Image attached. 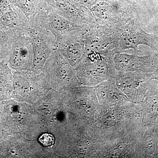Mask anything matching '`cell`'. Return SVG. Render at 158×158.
I'll list each match as a JSON object with an SVG mask.
<instances>
[{"instance_id":"cell-22","label":"cell","mask_w":158,"mask_h":158,"mask_svg":"<svg viewBox=\"0 0 158 158\" xmlns=\"http://www.w3.org/2000/svg\"><path fill=\"white\" fill-rule=\"evenodd\" d=\"M11 44L0 37V62L6 61L9 56Z\"/></svg>"},{"instance_id":"cell-13","label":"cell","mask_w":158,"mask_h":158,"mask_svg":"<svg viewBox=\"0 0 158 158\" xmlns=\"http://www.w3.org/2000/svg\"><path fill=\"white\" fill-rule=\"evenodd\" d=\"M31 24L16 5L0 17V37L11 44L27 34Z\"/></svg>"},{"instance_id":"cell-18","label":"cell","mask_w":158,"mask_h":158,"mask_svg":"<svg viewBox=\"0 0 158 158\" xmlns=\"http://www.w3.org/2000/svg\"><path fill=\"white\" fill-rule=\"evenodd\" d=\"M158 136L154 125L144 127L137 137L135 157L157 158Z\"/></svg>"},{"instance_id":"cell-16","label":"cell","mask_w":158,"mask_h":158,"mask_svg":"<svg viewBox=\"0 0 158 158\" xmlns=\"http://www.w3.org/2000/svg\"><path fill=\"white\" fill-rule=\"evenodd\" d=\"M49 5L53 6L62 15L72 22L89 26L99 24L90 9L72 0H51Z\"/></svg>"},{"instance_id":"cell-11","label":"cell","mask_w":158,"mask_h":158,"mask_svg":"<svg viewBox=\"0 0 158 158\" xmlns=\"http://www.w3.org/2000/svg\"><path fill=\"white\" fill-rule=\"evenodd\" d=\"M115 84L130 101L141 105L144 98L151 79L149 73L117 72Z\"/></svg>"},{"instance_id":"cell-5","label":"cell","mask_w":158,"mask_h":158,"mask_svg":"<svg viewBox=\"0 0 158 158\" xmlns=\"http://www.w3.org/2000/svg\"><path fill=\"white\" fill-rule=\"evenodd\" d=\"M12 89L21 102L33 105L51 90L42 71H14Z\"/></svg>"},{"instance_id":"cell-26","label":"cell","mask_w":158,"mask_h":158,"mask_svg":"<svg viewBox=\"0 0 158 158\" xmlns=\"http://www.w3.org/2000/svg\"><path fill=\"white\" fill-rule=\"evenodd\" d=\"M154 127L155 128L156 131L157 133L158 136V117L156 121L155 124H154ZM157 158H158V154Z\"/></svg>"},{"instance_id":"cell-4","label":"cell","mask_w":158,"mask_h":158,"mask_svg":"<svg viewBox=\"0 0 158 158\" xmlns=\"http://www.w3.org/2000/svg\"><path fill=\"white\" fill-rule=\"evenodd\" d=\"M90 10L99 23L116 29L139 15L135 4L127 0H100Z\"/></svg>"},{"instance_id":"cell-24","label":"cell","mask_w":158,"mask_h":158,"mask_svg":"<svg viewBox=\"0 0 158 158\" xmlns=\"http://www.w3.org/2000/svg\"><path fill=\"white\" fill-rule=\"evenodd\" d=\"M72 1L79 5L85 6L90 9L92 6L100 0H72Z\"/></svg>"},{"instance_id":"cell-14","label":"cell","mask_w":158,"mask_h":158,"mask_svg":"<svg viewBox=\"0 0 158 158\" xmlns=\"http://www.w3.org/2000/svg\"><path fill=\"white\" fill-rule=\"evenodd\" d=\"M33 61V45L26 34L11 44L6 62L11 70L24 71L32 70Z\"/></svg>"},{"instance_id":"cell-1","label":"cell","mask_w":158,"mask_h":158,"mask_svg":"<svg viewBox=\"0 0 158 158\" xmlns=\"http://www.w3.org/2000/svg\"><path fill=\"white\" fill-rule=\"evenodd\" d=\"M141 105L127 103L111 107L101 106L89 131L102 144L137 132L143 127Z\"/></svg>"},{"instance_id":"cell-8","label":"cell","mask_w":158,"mask_h":158,"mask_svg":"<svg viewBox=\"0 0 158 158\" xmlns=\"http://www.w3.org/2000/svg\"><path fill=\"white\" fill-rule=\"evenodd\" d=\"M117 37L119 52L132 49L135 53L138 54V46L144 45L149 47L154 52L158 53V35L149 34L143 30L139 15L117 29Z\"/></svg>"},{"instance_id":"cell-20","label":"cell","mask_w":158,"mask_h":158,"mask_svg":"<svg viewBox=\"0 0 158 158\" xmlns=\"http://www.w3.org/2000/svg\"><path fill=\"white\" fill-rule=\"evenodd\" d=\"M50 0H15L16 5L22 10L31 25L36 15L48 5Z\"/></svg>"},{"instance_id":"cell-9","label":"cell","mask_w":158,"mask_h":158,"mask_svg":"<svg viewBox=\"0 0 158 158\" xmlns=\"http://www.w3.org/2000/svg\"><path fill=\"white\" fill-rule=\"evenodd\" d=\"M31 25L39 26L51 32L57 40L80 31L87 26L72 22L62 15L53 6L48 5L37 13Z\"/></svg>"},{"instance_id":"cell-7","label":"cell","mask_w":158,"mask_h":158,"mask_svg":"<svg viewBox=\"0 0 158 158\" xmlns=\"http://www.w3.org/2000/svg\"><path fill=\"white\" fill-rule=\"evenodd\" d=\"M85 54L95 52L106 57L119 52L117 29L105 24L87 26L83 32Z\"/></svg>"},{"instance_id":"cell-12","label":"cell","mask_w":158,"mask_h":158,"mask_svg":"<svg viewBox=\"0 0 158 158\" xmlns=\"http://www.w3.org/2000/svg\"><path fill=\"white\" fill-rule=\"evenodd\" d=\"M113 62L117 72L152 73L158 66V53L140 56L118 52L114 56Z\"/></svg>"},{"instance_id":"cell-3","label":"cell","mask_w":158,"mask_h":158,"mask_svg":"<svg viewBox=\"0 0 158 158\" xmlns=\"http://www.w3.org/2000/svg\"><path fill=\"white\" fill-rule=\"evenodd\" d=\"M114 56H104L95 52L85 54L75 68L80 85L94 87L115 77L117 71L113 62Z\"/></svg>"},{"instance_id":"cell-17","label":"cell","mask_w":158,"mask_h":158,"mask_svg":"<svg viewBox=\"0 0 158 158\" xmlns=\"http://www.w3.org/2000/svg\"><path fill=\"white\" fill-rule=\"evenodd\" d=\"M94 88L101 106H114L131 102L116 86L114 78L102 82Z\"/></svg>"},{"instance_id":"cell-2","label":"cell","mask_w":158,"mask_h":158,"mask_svg":"<svg viewBox=\"0 0 158 158\" xmlns=\"http://www.w3.org/2000/svg\"><path fill=\"white\" fill-rule=\"evenodd\" d=\"M61 92L70 113L80 124L89 127L101 107L94 87L77 86Z\"/></svg>"},{"instance_id":"cell-6","label":"cell","mask_w":158,"mask_h":158,"mask_svg":"<svg viewBox=\"0 0 158 158\" xmlns=\"http://www.w3.org/2000/svg\"><path fill=\"white\" fill-rule=\"evenodd\" d=\"M42 72L51 90L59 91L81 86L75 69L58 50L51 54Z\"/></svg>"},{"instance_id":"cell-21","label":"cell","mask_w":158,"mask_h":158,"mask_svg":"<svg viewBox=\"0 0 158 158\" xmlns=\"http://www.w3.org/2000/svg\"><path fill=\"white\" fill-rule=\"evenodd\" d=\"M56 141V138L54 135L48 132H43L38 136V143L44 149H53V147L54 148L55 147Z\"/></svg>"},{"instance_id":"cell-10","label":"cell","mask_w":158,"mask_h":158,"mask_svg":"<svg viewBox=\"0 0 158 158\" xmlns=\"http://www.w3.org/2000/svg\"><path fill=\"white\" fill-rule=\"evenodd\" d=\"M27 35L33 45L34 61L32 71L40 72L56 49V39L48 30L39 26L31 25Z\"/></svg>"},{"instance_id":"cell-25","label":"cell","mask_w":158,"mask_h":158,"mask_svg":"<svg viewBox=\"0 0 158 158\" xmlns=\"http://www.w3.org/2000/svg\"><path fill=\"white\" fill-rule=\"evenodd\" d=\"M149 76L150 79L158 81V66L154 72L149 74Z\"/></svg>"},{"instance_id":"cell-23","label":"cell","mask_w":158,"mask_h":158,"mask_svg":"<svg viewBox=\"0 0 158 158\" xmlns=\"http://www.w3.org/2000/svg\"><path fill=\"white\" fill-rule=\"evenodd\" d=\"M16 5L15 0H0V17Z\"/></svg>"},{"instance_id":"cell-19","label":"cell","mask_w":158,"mask_h":158,"mask_svg":"<svg viewBox=\"0 0 158 158\" xmlns=\"http://www.w3.org/2000/svg\"><path fill=\"white\" fill-rule=\"evenodd\" d=\"M143 126H153L158 117V81L151 79L149 87L141 104Z\"/></svg>"},{"instance_id":"cell-15","label":"cell","mask_w":158,"mask_h":158,"mask_svg":"<svg viewBox=\"0 0 158 158\" xmlns=\"http://www.w3.org/2000/svg\"><path fill=\"white\" fill-rule=\"evenodd\" d=\"M85 28L65 35L56 40V49L60 51L74 68L85 55L83 34Z\"/></svg>"}]
</instances>
